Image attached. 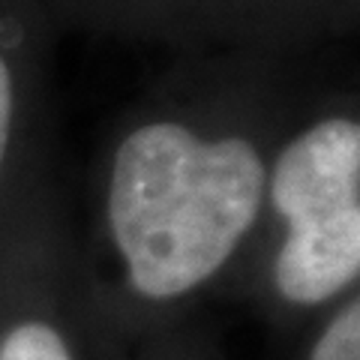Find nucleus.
I'll list each match as a JSON object with an SVG mask.
<instances>
[{
  "instance_id": "1",
  "label": "nucleus",
  "mask_w": 360,
  "mask_h": 360,
  "mask_svg": "<svg viewBox=\"0 0 360 360\" xmlns=\"http://www.w3.org/2000/svg\"><path fill=\"white\" fill-rule=\"evenodd\" d=\"M264 165L250 141H201L180 123H150L120 144L108 217L144 297H177L229 262L252 225Z\"/></svg>"
},
{
  "instance_id": "2",
  "label": "nucleus",
  "mask_w": 360,
  "mask_h": 360,
  "mask_svg": "<svg viewBox=\"0 0 360 360\" xmlns=\"http://www.w3.org/2000/svg\"><path fill=\"white\" fill-rule=\"evenodd\" d=\"M274 201L288 217L276 285L295 303H321L360 270V127L333 117L283 150Z\"/></svg>"
},
{
  "instance_id": "3",
  "label": "nucleus",
  "mask_w": 360,
  "mask_h": 360,
  "mask_svg": "<svg viewBox=\"0 0 360 360\" xmlns=\"http://www.w3.org/2000/svg\"><path fill=\"white\" fill-rule=\"evenodd\" d=\"M0 360H72L58 330L49 324H18L0 345Z\"/></svg>"
},
{
  "instance_id": "4",
  "label": "nucleus",
  "mask_w": 360,
  "mask_h": 360,
  "mask_svg": "<svg viewBox=\"0 0 360 360\" xmlns=\"http://www.w3.org/2000/svg\"><path fill=\"white\" fill-rule=\"evenodd\" d=\"M309 360H360V303L354 300L333 319L315 342Z\"/></svg>"
},
{
  "instance_id": "5",
  "label": "nucleus",
  "mask_w": 360,
  "mask_h": 360,
  "mask_svg": "<svg viewBox=\"0 0 360 360\" xmlns=\"http://www.w3.org/2000/svg\"><path fill=\"white\" fill-rule=\"evenodd\" d=\"M9 123H13V78H9L6 60L0 58V162L9 141Z\"/></svg>"
}]
</instances>
